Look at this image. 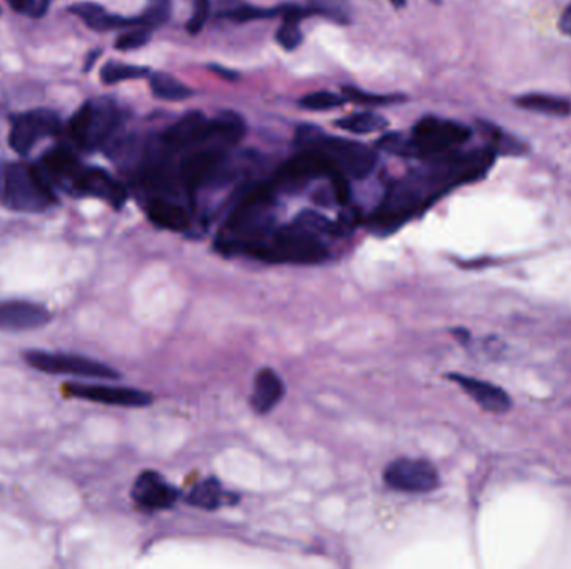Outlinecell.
I'll list each match as a JSON object with an SVG mask.
<instances>
[{"instance_id": "obj_1", "label": "cell", "mask_w": 571, "mask_h": 569, "mask_svg": "<svg viewBox=\"0 0 571 569\" xmlns=\"http://www.w3.org/2000/svg\"><path fill=\"white\" fill-rule=\"evenodd\" d=\"M296 144L299 149H316L324 154L346 178L364 179L377 167V155L371 147L358 140L333 138L313 125L297 129Z\"/></svg>"}, {"instance_id": "obj_2", "label": "cell", "mask_w": 571, "mask_h": 569, "mask_svg": "<svg viewBox=\"0 0 571 569\" xmlns=\"http://www.w3.org/2000/svg\"><path fill=\"white\" fill-rule=\"evenodd\" d=\"M326 256L328 249L320 234L294 221L279 227L271 242L263 244L254 254L256 259L294 265H318L326 259Z\"/></svg>"}, {"instance_id": "obj_3", "label": "cell", "mask_w": 571, "mask_h": 569, "mask_svg": "<svg viewBox=\"0 0 571 569\" xmlns=\"http://www.w3.org/2000/svg\"><path fill=\"white\" fill-rule=\"evenodd\" d=\"M472 129L456 121L440 119L434 115L423 117L411 130V138L404 139L401 155L432 159L436 155L460 149L472 139Z\"/></svg>"}, {"instance_id": "obj_4", "label": "cell", "mask_w": 571, "mask_h": 569, "mask_svg": "<svg viewBox=\"0 0 571 569\" xmlns=\"http://www.w3.org/2000/svg\"><path fill=\"white\" fill-rule=\"evenodd\" d=\"M51 182L36 166L9 164L5 167L4 204L17 212H41L54 204Z\"/></svg>"}, {"instance_id": "obj_5", "label": "cell", "mask_w": 571, "mask_h": 569, "mask_svg": "<svg viewBox=\"0 0 571 569\" xmlns=\"http://www.w3.org/2000/svg\"><path fill=\"white\" fill-rule=\"evenodd\" d=\"M119 125V111L107 99L85 102L70 119L69 132L83 149L94 151L109 139Z\"/></svg>"}, {"instance_id": "obj_6", "label": "cell", "mask_w": 571, "mask_h": 569, "mask_svg": "<svg viewBox=\"0 0 571 569\" xmlns=\"http://www.w3.org/2000/svg\"><path fill=\"white\" fill-rule=\"evenodd\" d=\"M24 361L34 369L47 375H77V377L106 379V381H115L121 377V375L111 366L89 360L84 356H75V354L28 351L24 352Z\"/></svg>"}, {"instance_id": "obj_7", "label": "cell", "mask_w": 571, "mask_h": 569, "mask_svg": "<svg viewBox=\"0 0 571 569\" xmlns=\"http://www.w3.org/2000/svg\"><path fill=\"white\" fill-rule=\"evenodd\" d=\"M385 483L400 493L424 494L440 486V472L432 461L423 458H398L383 472Z\"/></svg>"}, {"instance_id": "obj_8", "label": "cell", "mask_w": 571, "mask_h": 569, "mask_svg": "<svg viewBox=\"0 0 571 569\" xmlns=\"http://www.w3.org/2000/svg\"><path fill=\"white\" fill-rule=\"evenodd\" d=\"M59 132H60V119L54 112L45 111V109L26 112L15 117L11 136H9V144L15 153L26 155L32 151V147L37 142H41L45 138H54Z\"/></svg>"}, {"instance_id": "obj_9", "label": "cell", "mask_w": 571, "mask_h": 569, "mask_svg": "<svg viewBox=\"0 0 571 569\" xmlns=\"http://www.w3.org/2000/svg\"><path fill=\"white\" fill-rule=\"evenodd\" d=\"M224 162L226 155L221 146L199 149L186 155L179 166L182 187L193 197L204 184L214 181L218 174H223Z\"/></svg>"}, {"instance_id": "obj_10", "label": "cell", "mask_w": 571, "mask_h": 569, "mask_svg": "<svg viewBox=\"0 0 571 569\" xmlns=\"http://www.w3.org/2000/svg\"><path fill=\"white\" fill-rule=\"evenodd\" d=\"M132 500L140 510L155 513L171 510L179 500V489L153 470L140 472L132 485Z\"/></svg>"}, {"instance_id": "obj_11", "label": "cell", "mask_w": 571, "mask_h": 569, "mask_svg": "<svg viewBox=\"0 0 571 569\" xmlns=\"http://www.w3.org/2000/svg\"><path fill=\"white\" fill-rule=\"evenodd\" d=\"M67 392L74 398L85 399L91 403L119 406V407H146L153 403L151 392L124 386H107V384H69Z\"/></svg>"}, {"instance_id": "obj_12", "label": "cell", "mask_w": 571, "mask_h": 569, "mask_svg": "<svg viewBox=\"0 0 571 569\" xmlns=\"http://www.w3.org/2000/svg\"><path fill=\"white\" fill-rule=\"evenodd\" d=\"M72 189L77 194L104 199L115 209L123 208L127 199L126 187L121 182L115 181L109 172L99 167L83 169L72 184Z\"/></svg>"}, {"instance_id": "obj_13", "label": "cell", "mask_w": 571, "mask_h": 569, "mask_svg": "<svg viewBox=\"0 0 571 569\" xmlns=\"http://www.w3.org/2000/svg\"><path fill=\"white\" fill-rule=\"evenodd\" d=\"M212 140V122L202 112L186 114L163 136V142L169 149H187Z\"/></svg>"}, {"instance_id": "obj_14", "label": "cell", "mask_w": 571, "mask_h": 569, "mask_svg": "<svg viewBox=\"0 0 571 569\" xmlns=\"http://www.w3.org/2000/svg\"><path fill=\"white\" fill-rule=\"evenodd\" d=\"M448 377L455 384H458L473 399L474 403L478 404L480 407H483L488 413L503 415V413H508L513 406L510 394L493 383L464 375H449Z\"/></svg>"}, {"instance_id": "obj_15", "label": "cell", "mask_w": 571, "mask_h": 569, "mask_svg": "<svg viewBox=\"0 0 571 569\" xmlns=\"http://www.w3.org/2000/svg\"><path fill=\"white\" fill-rule=\"evenodd\" d=\"M51 322V312L28 301L0 303V331H32Z\"/></svg>"}, {"instance_id": "obj_16", "label": "cell", "mask_w": 571, "mask_h": 569, "mask_svg": "<svg viewBox=\"0 0 571 569\" xmlns=\"http://www.w3.org/2000/svg\"><path fill=\"white\" fill-rule=\"evenodd\" d=\"M286 392L282 377L273 367H263L254 375L252 384L251 407L256 415H267L274 411Z\"/></svg>"}, {"instance_id": "obj_17", "label": "cell", "mask_w": 571, "mask_h": 569, "mask_svg": "<svg viewBox=\"0 0 571 569\" xmlns=\"http://www.w3.org/2000/svg\"><path fill=\"white\" fill-rule=\"evenodd\" d=\"M147 216L157 227L181 233L189 227V216L186 209L168 197H153L147 204Z\"/></svg>"}, {"instance_id": "obj_18", "label": "cell", "mask_w": 571, "mask_h": 569, "mask_svg": "<svg viewBox=\"0 0 571 569\" xmlns=\"http://www.w3.org/2000/svg\"><path fill=\"white\" fill-rule=\"evenodd\" d=\"M187 504L204 510V511H216L223 508L224 504H236L233 502V494L224 489L223 483L216 478H206L191 487L187 494Z\"/></svg>"}, {"instance_id": "obj_19", "label": "cell", "mask_w": 571, "mask_h": 569, "mask_svg": "<svg viewBox=\"0 0 571 569\" xmlns=\"http://www.w3.org/2000/svg\"><path fill=\"white\" fill-rule=\"evenodd\" d=\"M515 104L521 111L535 112L548 117H568L571 114L570 100L551 94H523L515 99Z\"/></svg>"}, {"instance_id": "obj_20", "label": "cell", "mask_w": 571, "mask_h": 569, "mask_svg": "<svg viewBox=\"0 0 571 569\" xmlns=\"http://www.w3.org/2000/svg\"><path fill=\"white\" fill-rule=\"evenodd\" d=\"M43 166L45 172L54 178L56 181H69L70 187L83 170L81 162L77 155L69 151V149H54L51 153L45 154L43 159Z\"/></svg>"}, {"instance_id": "obj_21", "label": "cell", "mask_w": 571, "mask_h": 569, "mask_svg": "<svg viewBox=\"0 0 571 569\" xmlns=\"http://www.w3.org/2000/svg\"><path fill=\"white\" fill-rule=\"evenodd\" d=\"M212 122V140H219L224 146H234L246 134L244 119L236 112L223 111L218 114Z\"/></svg>"}, {"instance_id": "obj_22", "label": "cell", "mask_w": 571, "mask_h": 569, "mask_svg": "<svg viewBox=\"0 0 571 569\" xmlns=\"http://www.w3.org/2000/svg\"><path fill=\"white\" fill-rule=\"evenodd\" d=\"M149 85L154 96L168 102H181L194 96V91L166 72L149 74Z\"/></svg>"}, {"instance_id": "obj_23", "label": "cell", "mask_w": 571, "mask_h": 569, "mask_svg": "<svg viewBox=\"0 0 571 569\" xmlns=\"http://www.w3.org/2000/svg\"><path fill=\"white\" fill-rule=\"evenodd\" d=\"M336 127L351 134H371L385 130L388 127V121L375 112H358L336 121Z\"/></svg>"}, {"instance_id": "obj_24", "label": "cell", "mask_w": 571, "mask_h": 569, "mask_svg": "<svg viewBox=\"0 0 571 569\" xmlns=\"http://www.w3.org/2000/svg\"><path fill=\"white\" fill-rule=\"evenodd\" d=\"M151 70L142 66H132V64H123V62H107L100 70V81L107 85L112 83L131 81V79H142L147 77Z\"/></svg>"}, {"instance_id": "obj_25", "label": "cell", "mask_w": 571, "mask_h": 569, "mask_svg": "<svg viewBox=\"0 0 571 569\" xmlns=\"http://www.w3.org/2000/svg\"><path fill=\"white\" fill-rule=\"evenodd\" d=\"M309 7L314 14L328 17L337 24H349L351 20L348 0H309Z\"/></svg>"}, {"instance_id": "obj_26", "label": "cell", "mask_w": 571, "mask_h": 569, "mask_svg": "<svg viewBox=\"0 0 571 569\" xmlns=\"http://www.w3.org/2000/svg\"><path fill=\"white\" fill-rule=\"evenodd\" d=\"M282 15V5L274 7V9H266V7H254V5H239L236 9H231L224 12L223 17H227L234 22H252V20H266V19H274Z\"/></svg>"}, {"instance_id": "obj_27", "label": "cell", "mask_w": 571, "mask_h": 569, "mask_svg": "<svg viewBox=\"0 0 571 569\" xmlns=\"http://www.w3.org/2000/svg\"><path fill=\"white\" fill-rule=\"evenodd\" d=\"M343 96H346V99L356 102V104H361V106H388V104H396V102H403V96H393V94H388V96H381V94H369V92H364V91H360L356 87H351V85H345L343 87Z\"/></svg>"}, {"instance_id": "obj_28", "label": "cell", "mask_w": 571, "mask_h": 569, "mask_svg": "<svg viewBox=\"0 0 571 569\" xmlns=\"http://www.w3.org/2000/svg\"><path fill=\"white\" fill-rule=\"evenodd\" d=\"M294 223L306 227L309 231L320 234V236H328V234H335L336 225L331 223L326 216H322L320 212L314 210H303L301 214H297L293 219Z\"/></svg>"}, {"instance_id": "obj_29", "label": "cell", "mask_w": 571, "mask_h": 569, "mask_svg": "<svg viewBox=\"0 0 571 569\" xmlns=\"http://www.w3.org/2000/svg\"><path fill=\"white\" fill-rule=\"evenodd\" d=\"M345 104V99L336 96L333 92H313L299 99V106L306 111H331Z\"/></svg>"}, {"instance_id": "obj_30", "label": "cell", "mask_w": 571, "mask_h": 569, "mask_svg": "<svg viewBox=\"0 0 571 569\" xmlns=\"http://www.w3.org/2000/svg\"><path fill=\"white\" fill-rule=\"evenodd\" d=\"M276 42L284 51H294L303 42V32L299 28V20L282 19V24L276 30Z\"/></svg>"}, {"instance_id": "obj_31", "label": "cell", "mask_w": 571, "mask_h": 569, "mask_svg": "<svg viewBox=\"0 0 571 569\" xmlns=\"http://www.w3.org/2000/svg\"><path fill=\"white\" fill-rule=\"evenodd\" d=\"M149 41H151V28H146V26H138V28L127 30L123 36L117 37L115 49L123 51V52L136 51V49L147 45Z\"/></svg>"}, {"instance_id": "obj_32", "label": "cell", "mask_w": 571, "mask_h": 569, "mask_svg": "<svg viewBox=\"0 0 571 569\" xmlns=\"http://www.w3.org/2000/svg\"><path fill=\"white\" fill-rule=\"evenodd\" d=\"M171 14V0H149V7L140 15V22L146 28L163 26Z\"/></svg>"}, {"instance_id": "obj_33", "label": "cell", "mask_w": 571, "mask_h": 569, "mask_svg": "<svg viewBox=\"0 0 571 569\" xmlns=\"http://www.w3.org/2000/svg\"><path fill=\"white\" fill-rule=\"evenodd\" d=\"M210 19V0H194V11H193V17L187 22V32L189 34H199L206 22Z\"/></svg>"}, {"instance_id": "obj_34", "label": "cell", "mask_w": 571, "mask_h": 569, "mask_svg": "<svg viewBox=\"0 0 571 569\" xmlns=\"http://www.w3.org/2000/svg\"><path fill=\"white\" fill-rule=\"evenodd\" d=\"M559 30L565 34V36H570L571 37V2L565 7V11L559 15Z\"/></svg>"}, {"instance_id": "obj_35", "label": "cell", "mask_w": 571, "mask_h": 569, "mask_svg": "<svg viewBox=\"0 0 571 569\" xmlns=\"http://www.w3.org/2000/svg\"><path fill=\"white\" fill-rule=\"evenodd\" d=\"M9 4L15 12H20V14H24V12L32 14V11L36 7V0H9Z\"/></svg>"}, {"instance_id": "obj_36", "label": "cell", "mask_w": 571, "mask_h": 569, "mask_svg": "<svg viewBox=\"0 0 571 569\" xmlns=\"http://www.w3.org/2000/svg\"><path fill=\"white\" fill-rule=\"evenodd\" d=\"M52 2H54V0H39V2H36V7H34V11H32V17H36V19L44 17V15L47 14V11H49V7H51Z\"/></svg>"}, {"instance_id": "obj_37", "label": "cell", "mask_w": 571, "mask_h": 569, "mask_svg": "<svg viewBox=\"0 0 571 569\" xmlns=\"http://www.w3.org/2000/svg\"><path fill=\"white\" fill-rule=\"evenodd\" d=\"M210 69L212 70L214 74L221 75L223 79H227V81H236L237 77H239V74H236L234 70L226 69V67H221V66H210Z\"/></svg>"}, {"instance_id": "obj_38", "label": "cell", "mask_w": 571, "mask_h": 569, "mask_svg": "<svg viewBox=\"0 0 571 569\" xmlns=\"http://www.w3.org/2000/svg\"><path fill=\"white\" fill-rule=\"evenodd\" d=\"M99 56H100V51H94V52H91V54H89V57H87V62H85L84 66L85 72H89V70L92 69V66L96 64V60H98Z\"/></svg>"}, {"instance_id": "obj_39", "label": "cell", "mask_w": 571, "mask_h": 569, "mask_svg": "<svg viewBox=\"0 0 571 569\" xmlns=\"http://www.w3.org/2000/svg\"><path fill=\"white\" fill-rule=\"evenodd\" d=\"M391 4H393L394 7H398V9H400V7H404V5H406V0H391Z\"/></svg>"}]
</instances>
